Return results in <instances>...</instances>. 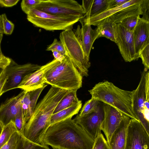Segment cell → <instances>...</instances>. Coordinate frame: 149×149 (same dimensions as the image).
Masks as SVG:
<instances>
[{"label":"cell","mask_w":149,"mask_h":149,"mask_svg":"<svg viewBox=\"0 0 149 149\" xmlns=\"http://www.w3.org/2000/svg\"><path fill=\"white\" fill-rule=\"evenodd\" d=\"M94 142L72 117L51 125L43 139V144L59 149H92Z\"/></svg>","instance_id":"6da1fadb"},{"label":"cell","mask_w":149,"mask_h":149,"mask_svg":"<svg viewBox=\"0 0 149 149\" xmlns=\"http://www.w3.org/2000/svg\"><path fill=\"white\" fill-rule=\"evenodd\" d=\"M70 91L52 86L25 124L23 136L36 143L43 144V137L50 125V119L57 105Z\"/></svg>","instance_id":"7a4b0ae2"},{"label":"cell","mask_w":149,"mask_h":149,"mask_svg":"<svg viewBox=\"0 0 149 149\" xmlns=\"http://www.w3.org/2000/svg\"><path fill=\"white\" fill-rule=\"evenodd\" d=\"M88 91L91 97L113 107L130 119L138 120L132 111L134 90H123L111 82L104 81L96 84Z\"/></svg>","instance_id":"3957f363"},{"label":"cell","mask_w":149,"mask_h":149,"mask_svg":"<svg viewBox=\"0 0 149 149\" xmlns=\"http://www.w3.org/2000/svg\"><path fill=\"white\" fill-rule=\"evenodd\" d=\"M46 72V84L68 91L77 90L82 87L83 77L65 54L61 62L55 58Z\"/></svg>","instance_id":"277c9868"},{"label":"cell","mask_w":149,"mask_h":149,"mask_svg":"<svg viewBox=\"0 0 149 149\" xmlns=\"http://www.w3.org/2000/svg\"><path fill=\"white\" fill-rule=\"evenodd\" d=\"M59 38L65 55L82 77L88 76V69L91 66L89 57L85 53L79 39L72 29L63 31L60 33Z\"/></svg>","instance_id":"5b68a950"},{"label":"cell","mask_w":149,"mask_h":149,"mask_svg":"<svg viewBox=\"0 0 149 149\" xmlns=\"http://www.w3.org/2000/svg\"><path fill=\"white\" fill-rule=\"evenodd\" d=\"M35 8L59 17L79 19L85 14L82 5L74 0H41Z\"/></svg>","instance_id":"8992f818"},{"label":"cell","mask_w":149,"mask_h":149,"mask_svg":"<svg viewBox=\"0 0 149 149\" xmlns=\"http://www.w3.org/2000/svg\"><path fill=\"white\" fill-rule=\"evenodd\" d=\"M27 15L28 20L34 25L50 31L72 29L73 25L79 20L58 17L36 8Z\"/></svg>","instance_id":"52a82bcc"},{"label":"cell","mask_w":149,"mask_h":149,"mask_svg":"<svg viewBox=\"0 0 149 149\" xmlns=\"http://www.w3.org/2000/svg\"><path fill=\"white\" fill-rule=\"evenodd\" d=\"M41 67L40 65L30 63L19 65L12 59L10 64L5 69L8 79L3 89V93L17 88L24 77L36 71Z\"/></svg>","instance_id":"ba28073f"},{"label":"cell","mask_w":149,"mask_h":149,"mask_svg":"<svg viewBox=\"0 0 149 149\" xmlns=\"http://www.w3.org/2000/svg\"><path fill=\"white\" fill-rule=\"evenodd\" d=\"M104 115L103 103L100 102L93 112L82 116L78 115L74 119L94 140L101 132Z\"/></svg>","instance_id":"9c48e42d"},{"label":"cell","mask_w":149,"mask_h":149,"mask_svg":"<svg viewBox=\"0 0 149 149\" xmlns=\"http://www.w3.org/2000/svg\"><path fill=\"white\" fill-rule=\"evenodd\" d=\"M125 149H149V134L138 120H130Z\"/></svg>","instance_id":"30bf717a"},{"label":"cell","mask_w":149,"mask_h":149,"mask_svg":"<svg viewBox=\"0 0 149 149\" xmlns=\"http://www.w3.org/2000/svg\"><path fill=\"white\" fill-rule=\"evenodd\" d=\"M148 70L144 68L142 72L139 85L134 90L132 97V108L133 113L149 134V122L144 118L143 115L146 100L145 76Z\"/></svg>","instance_id":"8fae6325"},{"label":"cell","mask_w":149,"mask_h":149,"mask_svg":"<svg viewBox=\"0 0 149 149\" xmlns=\"http://www.w3.org/2000/svg\"><path fill=\"white\" fill-rule=\"evenodd\" d=\"M118 33L116 44L123 58L126 62L136 60L132 31L120 24H117Z\"/></svg>","instance_id":"7c38bea8"},{"label":"cell","mask_w":149,"mask_h":149,"mask_svg":"<svg viewBox=\"0 0 149 149\" xmlns=\"http://www.w3.org/2000/svg\"><path fill=\"white\" fill-rule=\"evenodd\" d=\"M104 118L101 129L105 136L108 143L113 133L117 129L124 115L113 107L103 103Z\"/></svg>","instance_id":"4fadbf2b"},{"label":"cell","mask_w":149,"mask_h":149,"mask_svg":"<svg viewBox=\"0 0 149 149\" xmlns=\"http://www.w3.org/2000/svg\"><path fill=\"white\" fill-rule=\"evenodd\" d=\"M82 27L78 25L77 29L73 30L75 34L79 39L86 55L89 57L90 52L95 40L99 38L100 30L97 27L93 29L89 22L79 19Z\"/></svg>","instance_id":"5bb4252c"},{"label":"cell","mask_w":149,"mask_h":149,"mask_svg":"<svg viewBox=\"0 0 149 149\" xmlns=\"http://www.w3.org/2000/svg\"><path fill=\"white\" fill-rule=\"evenodd\" d=\"M52 64V60L41 66L40 68L35 72L26 75L17 88L21 89L26 91H30L43 87L45 83V74Z\"/></svg>","instance_id":"9a60e30c"},{"label":"cell","mask_w":149,"mask_h":149,"mask_svg":"<svg viewBox=\"0 0 149 149\" xmlns=\"http://www.w3.org/2000/svg\"><path fill=\"white\" fill-rule=\"evenodd\" d=\"M26 92L23 90L17 96L7 99L0 106V121L4 126L11 121L14 122L21 109V100Z\"/></svg>","instance_id":"2e32d148"},{"label":"cell","mask_w":149,"mask_h":149,"mask_svg":"<svg viewBox=\"0 0 149 149\" xmlns=\"http://www.w3.org/2000/svg\"><path fill=\"white\" fill-rule=\"evenodd\" d=\"M133 32L137 60L141 50L149 41V21L140 17Z\"/></svg>","instance_id":"e0dca14e"},{"label":"cell","mask_w":149,"mask_h":149,"mask_svg":"<svg viewBox=\"0 0 149 149\" xmlns=\"http://www.w3.org/2000/svg\"><path fill=\"white\" fill-rule=\"evenodd\" d=\"M47 86L30 91H26L21 100V110L25 124L28 121L36 106L38 100L44 89Z\"/></svg>","instance_id":"ac0fdd59"},{"label":"cell","mask_w":149,"mask_h":149,"mask_svg":"<svg viewBox=\"0 0 149 149\" xmlns=\"http://www.w3.org/2000/svg\"><path fill=\"white\" fill-rule=\"evenodd\" d=\"M130 118L124 115L117 129L112 134L108 145L109 149H125L127 127Z\"/></svg>","instance_id":"d6986e66"},{"label":"cell","mask_w":149,"mask_h":149,"mask_svg":"<svg viewBox=\"0 0 149 149\" xmlns=\"http://www.w3.org/2000/svg\"><path fill=\"white\" fill-rule=\"evenodd\" d=\"M97 26L100 30L99 38L104 37L116 43L118 33L117 24L107 17L100 22Z\"/></svg>","instance_id":"ffe728a7"},{"label":"cell","mask_w":149,"mask_h":149,"mask_svg":"<svg viewBox=\"0 0 149 149\" xmlns=\"http://www.w3.org/2000/svg\"><path fill=\"white\" fill-rule=\"evenodd\" d=\"M140 2L125 7L108 17L114 23L118 24L126 17L140 16L141 15Z\"/></svg>","instance_id":"44dd1931"},{"label":"cell","mask_w":149,"mask_h":149,"mask_svg":"<svg viewBox=\"0 0 149 149\" xmlns=\"http://www.w3.org/2000/svg\"><path fill=\"white\" fill-rule=\"evenodd\" d=\"M141 1V0H130L122 5L106 10L103 12L90 19H85L81 18L80 19L82 20L88 21L91 25L97 26L100 22L105 18L109 17L125 7L139 3Z\"/></svg>","instance_id":"7402d4cb"},{"label":"cell","mask_w":149,"mask_h":149,"mask_svg":"<svg viewBox=\"0 0 149 149\" xmlns=\"http://www.w3.org/2000/svg\"><path fill=\"white\" fill-rule=\"evenodd\" d=\"M82 106V103L81 102L53 114L50 119V125L70 117H72L74 115L78 113L81 108Z\"/></svg>","instance_id":"603a6c76"},{"label":"cell","mask_w":149,"mask_h":149,"mask_svg":"<svg viewBox=\"0 0 149 149\" xmlns=\"http://www.w3.org/2000/svg\"><path fill=\"white\" fill-rule=\"evenodd\" d=\"M77 90H76L70 91L65 95L57 105L53 113H57L73 105L81 102L77 97Z\"/></svg>","instance_id":"cb8c5ba5"},{"label":"cell","mask_w":149,"mask_h":149,"mask_svg":"<svg viewBox=\"0 0 149 149\" xmlns=\"http://www.w3.org/2000/svg\"><path fill=\"white\" fill-rule=\"evenodd\" d=\"M109 0H93L88 11L82 18L88 19L107 10Z\"/></svg>","instance_id":"d4e9b609"},{"label":"cell","mask_w":149,"mask_h":149,"mask_svg":"<svg viewBox=\"0 0 149 149\" xmlns=\"http://www.w3.org/2000/svg\"><path fill=\"white\" fill-rule=\"evenodd\" d=\"M16 149H50L45 144H38L33 143L20 134Z\"/></svg>","instance_id":"484cf974"},{"label":"cell","mask_w":149,"mask_h":149,"mask_svg":"<svg viewBox=\"0 0 149 149\" xmlns=\"http://www.w3.org/2000/svg\"><path fill=\"white\" fill-rule=\"evenodd\" d=\"M17 131L15 123L12 121L4 126L0 135V148L8 142L14 133Z\"/></svg>","instance_id":"4316f807"},{"label":"cell","mask_w":149,"mask_h":149,"mask_svg":"<svg viewBox=\"0 0 149 149\" xmlns=\"http://www.w3.org/2000/svg\"><path fill=\"white\" fill-rule=\"evenodd\" d=\"M100 102L96 99L91 97L85 102L78 115L82 116L92 112L95 110Z\"/></svg>","instance_id":"83f0119b"},{"label":"cell","mask_w":149,"mask_h":149,"mask_svg":"<svg viewBox=\"0 0 149 149\" xmlns=\"http://www.w3.org/2000/svg\"><path fill=\"white\" fill-rule=\"evenodd\" d=\"M140 17V16L128 17L123 19L119 24L126 29L133 31Z\"/></svg>","instance_id":"f1b7e54d"},{"label":"cell","mask_w":149,"mask_h":149,"mask_svg":"<svg viewBox=\"0 0 149 149\" xmlns=\"http://www.w3.org/2000/svg\"><path fill=\"white\" fill-rule=\"evenodd\" d=\"M41 0H23L21 3V7L22 10L26 14L35 7L40 4Z\"/></svg>","instance_id":"f546056e"},{"label":"cell","mask_w":149,"mask_h":149,"mask_svg":"<svg viewBox=\"0 0 149 149\" xmlns=\"http://www.w3.org/2000/svg\"><path fill=\"white\" fill-rule=\"evenodd\" d=\"M92 149H109L107 141L101 132L94 139Z\"/></svg>","instance_id":"4dcf8cb0"},{"label":"cell","mask_w":149,"mask_h":149,"mask_svg":"<svg viewBox=\"0 0 149 149\" xmlns=\"http://www.w3.org/2000/svg\"><path fill=\"white\" fill-rule=\"evenodd\" d=\"M139 58L142 60L144 68L148 70L149 69V41L146 43L141 50Z\"/></svg>","instance_id":"1f68e13d"},{"label":"cell","mask_w":149,"mask_h":149,"mask_svg":"<svg viewBox=\"0 0 149 149\" xmlns=\"http://www.w3.org/2000/svg\"><path fill=\"white\" fill-rule=\"evenodd\" d=\"M20 134L15 132L12 135L9 140L0 149H16Z\"/></svg>","instance_id":"d6a6232c"},{"label":"cell","mask_w":149,"mask_h":149,"mask_svg":"<svg viewBox=\"0 0 149 149\" xmlns=\"http://www.w3.org/2000/svg\"><path fill=\"white\" fill-rule=\"evenodd\" d=\"M4 33L10 35L12 33L14 28V24L9 20L5 13L1 15Z\"/></svg>","instance_id":"836d02e7"},{"label":"cell","mask_w":149,"mask_h":149,"mask_svg":"<svg viewBox=\"0 0 149 149\" xmlns=\"http://www.w3.org/2000/svg\"><path fill=\"white\" fill-rule=\"evenodd\" d=\"M46 50L52 52L56 51L64 55L65 54V52L62 42L56 38H55L53 42L48 46Z\"/></svg>","instance_id":"e575fe53"},{"label":"cell","mask_w":149,"mask_h":149,"mask_svg":"<svg viewBox=\"0 0 149 149\" xmlns=\"http://www.w3.org/2000/svg\"><path fill=\"white\" fill-rule=\"evenodd\" d=\"M14 123L17 131L23 135L25 123L24 122L21 108L16 116Z\"/></svg>","instance_id":"d590c367"},{"label":"cell","mask_w":149,"mask_h":149,"mask_svg":"<svg viewBox=\"0 0 149 149\" xmlns=\"http://www.w3.org/2000/svg\"><path fill=\"white\" fill-rule=\"evenodd\" d=\"M145 93L146 100L144 103L143 111H149V72L148 70L146 73L145 82Z\"/></svg>","instance_id":"8d00e7d4"},{"label":"cell","mask_w":149,"mask_h":149,"mask_svg":"<svg viewBox=\"0 0 149 149\" xmlns=\"http://www.w3.org/2000/svg\"><path fill=\"white\" fill-rule=\"evenodd\" d=\"M142 18L149 21V0H141L140 3Z\"/></svg>","instance_id":"74e56055"},{"label":"cell","mask_w":149,"mask_h":149,"mask_svg":"<svg viewBox=\"0 0 149 149\" xmlns=\"http://www.w3.org/2000/svg\"><path fill=\"white\" fill-rule=\"evenodd\" d=\"M8 79L5 69L2 70L0 73V97L3 94V89Z\"/></svg>","instance_id":"f35d334b"},{"label":"cell","mask_w":149,"mask_h":149,"mask_svg":"<svg viewBox=\"0 0 149 149\" xmlns=\"http://www.w3.org/2000/svg\"><path fill=\"white\" fill-rule=\"evenodd\" d=\"M130 0H109L107 10L114 8L120 6L128 2Z\"/></svg>","instance_id":"ab89813d"},{"label":"cell","mask_w":149,"mask_h":149,"mask_svg":"<svg viewBox=\"0 0 149 149\" xmlns=\"http://www.w3.org/2000/svg\"><path fill=\"white\" fill-rule=\"evenodd\" d=\"M11 59L4 55H0V66L2 70L5 69L10 64Z\"/></svg>","instance_id":"60d3db41"},{"label":"cell","mask_w":149,"mask_h":149,"mask_svg":"<svg viewBox=\"0 0 149 149\" xmlns=\"http://www.w3.org/2000/svg\"><path fill=\"white\" fill-rule=\"evenodd\" d=\"M19 0H0L1 7H11L16 5Z\"/></svg>","instance_id":"b9f144b4"},{"label":"cell","mask_w":149,"mask_h":149,"mask_svg":"<svg viewBox=\"0 0 149 149\" xmlns=\"http://www.w3.org/2000/svg\"><path fill=\"white\" fill-rule=\"evenodd\" d=\"M52 52L55 59L61 62L65 58V54L64 55L56 51H53Z\"/></svg>","instance_id":"7bdbcfd3"},{"label":"cell","mask_w":149,"mask_h":149,"mask_svg":"<svg viewBox=\"0 0 149 149\" xmlns=\"http://www.w3.org/2000/svg\"><path fill=\"white\" fill-rule=\"evenodd\" d=\"M4 33L1 15H0V34Z\"/></svg>","instance_id":"ee69618b"},{"label":"cell","mask_w":149,"mask_h":149,"mask_svg":"<svg viewBox=\"0 0 149 149\" xmlns=\"http://www.w3.org/2000/svg\"><path fill=\"white\" fill-rule=\"evenodd\" d=\"M3 34H0V55H3L2 52L1 47V44L3 38Z\"/></svg>","instance_id":"f6af8a7d"},{"label":"cell","mask_w":149,"mask_h":149,"mask_svg":"<svg viewBox=\"0 0 149 149\" xmlns=\"http://www.w3.org/2000/svg\"><path fill=\"white\" fill-rule=\"evenodd\" d=\"M4 126L3 123L0 121V135L2 132Z\"/></svg>","instance_id":"bcb514c9"},{"label":"cell","mask_w":149,"mask_h":149,"mask_svg":"<svg viewBox=\"0 0 149 149\" xmlns=\"http://www.w3.org/2000/svg\"><path fill=\"white\" fill-rule=\"evenodd\" d=\"M53 149H57V148H53Z\"/></svg>","instance_id":"7dc6e473"},{"label":"cell","mask_w":149,"mask_h":149,"mask_svg":"<svg viewBox=\"0 0 149 149\" xmlns=\"http://www.w3.org/2000/svg\"><path fill=\"white\" fill-rule=\"evenodd\" d=\"M0 68L1 69V68L0 66Z\"/></svg>","instance_id":"c3c4849f"}]
</instances>
